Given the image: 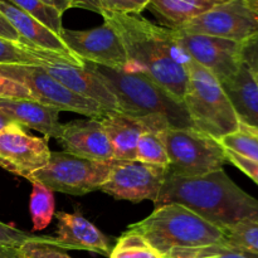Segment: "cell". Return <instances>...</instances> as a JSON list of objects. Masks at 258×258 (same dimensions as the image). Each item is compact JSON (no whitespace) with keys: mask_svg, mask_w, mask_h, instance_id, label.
Masks as SVG:
<instances>
[{"mask_svg":"<svg viewBox=\"0 0 258 258\" xmlns=\"http://www.w3.org/2000/svg\"><path fill=\"white\" fill-rule=\"evenodd\" d=\"M101 15L120 35L130 71L148 76L175 100L183 102L188 82L185 66L190 57L176 42L174 29L159 27L140 15L107 12Z\"/></svg>","mask_w":258,"mask_h":258,"instance_id":"6da1fadb","label":"cell"},{"mask_svg":"<svg viewBox=\"0 0 258 258\" xmlns=\"http://www.w3.org/2000/svg\"><path fill=\"white\" fill-rule=\"evenodd\" d=\"M176 203L222 229L258 223V199L242 190L223 169L193 178L166 176L156 207Z\"/></svg>","mask_w":258,"mask_h":258,"instance_id":"7a4b0ae2","label":"cell"},{"mask_svg":"<svg viewBox=\"0 0 258 258\" xmlns=\"http://www.w3.org/2000/svg\"><path fill=\"white\" fill-rule=\"evenodd\" d=\"M127 231L141 234L164 256L174 249L227 244L224 229L176 203L156 207L145 219L128 226Z\"/></svg>","mask_w":258,"mask_h":258,"instance_id":"3957f363","label":"cell"},{"mask_svg":"<svg viewBox=\"0 0 258 258\" xmlns=\"http://www.w3.org/2000/svg\"><path fill=\"white\" fill-rule=\"evenodd\" d=\"M115 95L118 111L131 116L160 115L173 127H191L186 108L170 93L136 71H117L85 62Z\"/></svg>","mask_w":258,"mask_h":258,"instance_id":"277c9868","label":"cell"},{"mask_svg":"<svg viewBox=\"0 0 258 258\" xmlns=\"http://www.w3.org/2000/svg\"><path fill=\"white\" fill-rule=\"evenodd\" d=\"M185 67L188 82L183 102L191 127L216 140L234 133L239 121L221 82L191 58Z\"/></svg>","mask_w":258,"mask_h":258,"instance_id":"5b68a950","label":"cell"},{"mask_svg":"<svg viewBox=\"0 0 258 258\" xmlns=\"http://www.w3.org/2000/svg\"><path fill=\"white\" fill-rule=\"evenodd\" d=\"M164 140L169 158L168 176L206 175L228 163L219 141L193 127L169 126L164 131Z\"/></svg>","mask_w":258,"mask_h":258,"instance_id":"8992f818","label":"cell"},{"mask_svg":"<svg viewBox=\"0 0 258 258\" xmlns=\"http://www.w3.org/2000/svg\"><path fill=\"white\" fill-rule=\"evenodd\" d=\"M116 160L98 161L80 158L67 151H50L48 164L28 180L39 181L52 191L85 196L102 186Z\"/></svg>","mask_w":258,"mask_h":258,"instance_id":"52a82bcc","label":"cell"},{"mask_svg":"<svg viewBox=\"0 0 258 258\" xmlns=\"http://www.w3.org/2000/svg\"><path fill=\"white\" fill-rule=\"evenodd\" d=\"M0 75L19 82L29 91L33 100L59 112L70 111L88 118H101L107 113L96 102L68 90L40 66L0 64Z\"/></svg>","mask_w":258,"mask_h":258,"instance_id":"ba28073f","label":"cell"},{"mask_svg":"<svg viewBox=\"0 0 258 258\" xmlns=\"http://www.w3.org/2000/svg\"><path fill=\"white\" fill-rule=\"evenodd\" d=\"M179 29L243 43L258 35V12L248 0H228L185 23Z\"/></svg>","mask_w":258,"mask_h":258,"instance_id":"9c48e42d","label":"cell"},{"mask_svg":"<svg viewBox=\"0 0 258 258\" xmlns=\"http://www.w3.org/2000/svg\"><path fill=\"white\" fill-rule=\"evenodd\" d=\"M60 38L68 49L83 62L117 71H130L127 54L120 35L103 20L100 27L86 30L63 28Z\"/></svg>","mask_w":258,"mask_h":258,"instance_id":"30bf717a","label":"cell"},{"mask_svg":"<svg viewBox=\"0 0 258 258\" xmlns=\"http://www.w3.org/2000/svg\"><path fill=\"white\" fill-rule=\"evenodd\" d=\"M168 176V169L141 161L116 160L110 175L100 188L116 199L155 203Z\"/></svg>","mask_w":258,"mask_h":258,"instance_id":"8fae6325","label":"cell"},{"mask_svg":"<svg viewBox=\"0 0 258 258\" xmlns=\"http://www.w3.org/2000/svg\"><path fill=\"white\" fill-rule=\"evenodd\" d=\"M176 42L196 63L206 68L219 82L233 76L242 64V43L206 34L174 29Z\"/></svg>","mask_w":258,"mask_h":258,"instance_id":"7c38bea8","label":"cell"},{"mask_svg":"<svg viewBox=\"0 0 258 258\" xmlns=\"http://www.w3.org/2000/svg\"><path fill=\"white\" fill-rule=\"evenodd\" d=\"M50 149L44 139L35 138L18 123L0 131V168L28 179L44 168Z\"/></svg>","mask_w":258,"mask_h":258,"instance_id":"4fadbf2b","label":"cell"},{"mask_svg":"<svg viewBox=\"0 0 258 258\" xmlns=\"http://www.w3.org/2000/svg\"><path fill=\"white\" fill-rule=\"evenodd\" d=\"M63 150L91 160H115L112 145L100 118L75 120L62 126L57 139Z\"/></svg>","mask_w":258,"mask_h":258,"instance_id":"5bb4252c","label":"cell"},{"mask_svg":"<svg viewBox=\"0 0 258 258\" xmlns=\"http://www.w3.org/2000/svg\"><path fill=\"white\" fill-rule=\"evenodd\" d=\"M54 80L76 95L93 101L106 112L118 111L115 95L106 83L87 66H72L68 63H47L42 66Z\"/></svg>","mask_w":258,"mask_h":258,"instance_id":"9a60e30c","label":"cell"},{"mask_svg":"<svg viewBox=\"0 0 258 258\" xmlns=\"http://www.w3.org/2000/svg\"><path fill=\"white\" fill-rule=\"evenodd\" d=\"M58 221L57 247L62 249H78V251L95 252L101 256L110 257L112 247L110 239L91 223L81 213L55 212Z\"/></svg>","mask_w":258,"mask_h":258,"instance_id":"2e32d148","label":"cell"},{"mask_svg":"<svg viewBox=\"0 0 258 258\" xmlns=\"http://www.w3.org/2000/svg\"><path fill=\"white\" fill-rule=\"evenodd\" d=\"M158 116L160 115L138 117V116H131L120 111H113V112H107L100 118L112 145L115 160H136L139 139L153 125Z\"/></svg>","mask_w":258,"mask_h":258,"instance_id":"e0dca14e","label":"cell"},{"mask_svg":"<svg viewBox=\"0 0 258 258\" xmlns=\"http://www.w3.org/2000/svg\"><path fill=\"white\" fill-rule=\"evenodd\" d=\"M0 13L5 17V19L12 24V27L17 30L19 37L22 38L23 42L29 43V44L35 45V47L43 48V49L52 50V52L59 53V54L66 55L73 60L83 63L81 58L73 54L64 42L62 40L60 35L55 34L54 32L38 22L29 14L23 12L14 4H12L8 0H0Z\"/></svg>","mask_w":258,"mask_h":258,"instance_id":"ac0fdd59","label":"cell"},{"mask_svg":"<svg viewBox=\"0 0 258 258\" xmlns=\"http://www.w3.org/2000/svg\"><path fill=\"white\" fill-rule=\"evenodd\" d=\"M0 110L22 127L33 128L45 138H59V111L35 100H0Z\"/></svg>","mask_w":258,"mask_h":258,"instance_id":"d6986e66","label":"cell"},{"mask_svg":"<svg viewBox=\"0 0 258 258\" xmlns=\"http://www.w3.org/2000/svg\"><path fill=\"white\" fill-rule=\"evenodd\" d=\"M241 123L258 128V85L242 63L239 70L221 82Z\"/></svg>","mask_w":258,"mask_h":258,"instance_id":"ffe728a7","label":"cell"},{"mask_svg":"<svg viewBox=\"0 0 258 258\" xmlns=\"http://www.w3.org/2000/svg\"><path fill=\"white\" fill-rule=\"evenodd\" d=\"M228 0H150L148 8L166 28L179 29L185 23Z\"/></svg>","mask_w":258,"mask_h":258,"instance_id":"44dd1931","label":"cell"},{"mask_svg":"<svg viewBox=\"0 0 258 258\" xmlns=\"http://www.w3.org/2000/svg\"><path fill=\"white\" fill-rule=\"evenodd\" d=\"M47 63H68L72 66H85L59 53L43 49L24 42H14L0 37V64L44 66Z\"/></svg>","mask_w":258,"mask_h":258,"instance_id":"7402d4cb","label":"cell"},{"mask_svg":"<svg viewBox=\"0 0 258 258\" xmlns=\"http://www.w3.org/2000/svg\"><path fill=\"white\" fill-rule=\"evenodd\" d=\"M169 126L170 123L163 116H158L155 118L153 125L139 139L136 160L168 169L169 158L166 153L165 140H164V131Z\"/></svg>","mask_w":258,"mask_h":258,"instance_id":"603a6c76","label":"cell"},{"mask_svg":"<svg viewBox=\"0 0 258 258\" xmlns=\"http://www.w3.org/2000/svg\"><path fill=\"white\" fill-rule=\"evenodd\" d=\"M32 183L29 211L32 216L33 231H43L49 226L54 216V196L50 189L39 181Z\"/></svg>","mask_w":258,"mask_h":258,"instance_id":"cb8c5ba5","label":"cell"},{"mask_svg":"<svg viewBox=\"0 0 258 258\" xmlns=\"http://www.w3.org/2000/svg\"><path fill=\"white\" fill-rule=\"evenodd\" d=\"M110 258H166L141 234L126 231L116 242Z\"/></svg>","mask_w":258,"mask_h":258,"instance_id":"d4e9b609","label":"cell"},{"mask_svg":"<svg viewBox=\"0 0 258 258\" xmlns=\"http://www.w3.org/2000/svg\"><path fill=\"white\" fill-rule=\"evenodd\" d=\"M219 144L227 150H231L249 160L258 161V128L239 122L234 133L224 136Z\"/></svg>","mask_w":258,"mask_h":258,"instance_id":"484cf974","label":"cell"},{"mask_svg":"<svg viewBox=\"0 0 258 258\" xmlns=\"http://www.w3.org/2000/svg\"><path fill=\"white\" fill-rule=\"evenodd\" d=\"M22 9L30 17L37 19L55 34L60 35L63 30L62 13L47 0H8Z\"/></svg>","mask_w":258,"mask_h":258,"instance_id":"4316f807","label":"cell"},{"mask_svg":"<svg viewBox=\"0 0 258 258\" xmlns=\"http://www.w3.org/2000/svg\"><path fill=\"white\" fill-rule=\"evenodd\" d=\"M166 258H258V253L231 244L201 247V248L174 249Z\"/></svg>","mask_w":258,"mask_h":258,"instance_id":"83f0119b","label":"cell"},{"mask_svg":"<svg viewBox=\"0 0 258 258\" xmlns=\"http://www.w3.org/2000/svg\"><path fill=\"white\" fill-rule=\"evenodd\" d=\"M23 258H72L64 249L57 247V239L50 236H39V238L25 242L19 247Z\"/></svg>","mask_w":258,"mask_h":258,"instance_id":"f1b7e54d","label":"cell"},{"mask_svg":"<svg viewBox=\"0 0 258 258\" xmlns=\"http://www.w3.org/2000/svg\"><path fill=\"white\" fill-rule=\"evenodd\" d=\"M227 244L241 247L258 253V223L244 222L224 229Z\"/></svg>","mask_w":258,"mask_h":258,"instance_id":"f546056e","label":"cell"},{"mask_svg":"<svg viewBox=\"0 0 258 258\" xmlns=\"http://www.w3.org/2000/svg\"><path fill=\"white\" fill-rule=\"evenodd\" d=\"M150 0H98L101 10L116 14L139 15L146 9Z\"/></svg>","mask_w":258,"mask_h":258,"instance_id":"4dcf8cb0","label":"cell"},{"mask_svg":"<svg viewBox=\"0 0 258 258\" xmlns=\"http://www.w3.org/2000/svg\"><path fill=\"white\" fill-rule=\"evenodd\" d=\"M37 238H39V236L20 231V229L15 228L12 224L0 222V246H9L19 248L25 242L33 241V239Z\"/></svg>","mask_w":258,"mask_h":258,"instance_id":"1f68e13d","label":"cell"},{"mask_svg":"<svg viewBox=\"0 0 258 258\" xmlns=\"http://www.w3.org/2000/svg\"><path fill=\"white\" fill-rule=\"evenodd\" d=\"M241 59L258 85V35L242 43Z\"/></svg>","mask_w":258,"mask_h":258,"instance_id":"d6a6232c","label":"cell"},{"mask_svg":"<svg viewBox=\"0 0 258 258\" xmlns=\"http://www.w3.org/2000/svg\"><path fill=\"white\" fill-rule=\"evenodd\" d=\"M0 100H33V97L19 82L0 75Z\"/></svg>","mask_w":258,"mask_h":258,"instance_id":"836d02e7","label":"cell"},{"mask_svg":"<svg viewBox=\"0 0 258 258\" xmlns=\"http://www.w3.org/2000/svg\"><path fill=\"white\" fill-rule=\"evenodd\" d=\"M224 151H226L227 161L238 168L247 176H249L258 185V161L249 160V159L243 158V156L238 155L231 150H227V149H224Z\"/></svg>","mask_w":258,"mask_h":258,"instance_id":"e575fe53","label":"cell"},{"mask_svg":"<svg viewBox=\"0 0 258 258\" xmlns=\"http://www.w3.org/2000/svg\"><path fill=\"white\" fill-rule=\"evenodd\" d=\"M0 37L5 38V39L14 40V42H23L22 38L17 33V30L12 27L9 22L5 19L4 15L0 13ZM25 43V42H24Z\"/></svg>","mask_w":258,"mask_h":258,"instance_id":"d590c367","label":"cell"},{"mask_svg":"<svg viewBox=\"0 0 258 258\" xmlns=\"http://www.w3.org/2000/svg\"><path fill=\"white\" fill-rule=\"evenodd\" d=\"M71 2H72L73 8H83V9H88L91 12L102 14V10H101L100 4H98V0H71Z\"/></svg>","mask_w":258,"mask_h":258,"instance_id":"8d00e7d4","label":"cell"},{"mask_svg":"<svg viewBox=\"0 0 258 258\" xmlns=\"http://www.w3.org/2000/svg\"><path fill=\"white\" fill-rule=\"evenodd\" d=\"M0 258H23L19 248L9 246H0Z\"/></svg>","mask_w":258,"mask_h":258,"instance_id":"74e56055","label":"cell"},{"mask_svg":"<svg viewBox=\"0 0 258 258\" xmlns=\"http://www.w3.org/2000/svg\"><path fill=\"white\" fill-rule=\"evenodd\" d=\"M47 2H49L52 5H54V7L57 8V9L59 10L62 14L67 9H71V8H73V4H72V2H71V0H47Z\"/></svg>","mask_w":258,"mask_h":258,"instance_id":"f35d334b","label":"cell"},{"mask_svg":"<svg viewBox=\"0 0 258 258\" xmlns=\"http://www.w3.org/2000/svg\"><path fill=\"white\" fill-rule=\"evenodd\" d=\"M13 123H15L14 121H13L12 118L7 115V113H4L2 110H0V131H3L4 128L9 127V126L13 125Z\"/></svg>","mask_w":258,"mask_h":258,"instance_id":"ab89813d","label":"cell"},{"mask_svg":"<svg viewBox=\"0 0 258 258\" xmlns=\"http://www.w3.org/2000/svg\"><path fill=\"white\" fill-rule=\"evenodd\" d=\"M248 2L251 3L254 8H256V10L258 12V0H248Z\"/></svg>","mask_w":258,"mask_h":258,"instance_id":"60d3db41","label":"cell"}]
</instances>
